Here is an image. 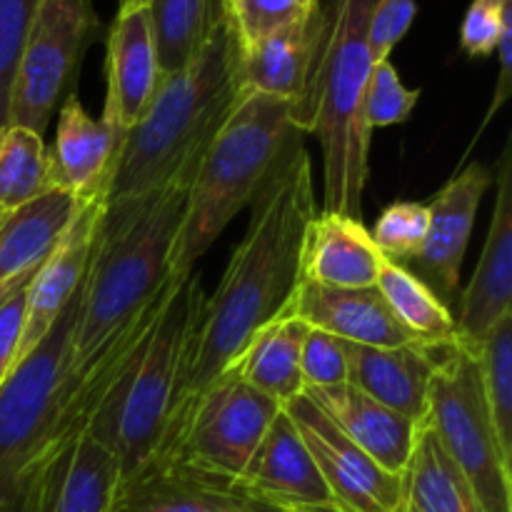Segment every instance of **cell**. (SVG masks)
I'll return each instance as SVG.
<instances>
[{"instance_id":"6da1fadb","label":"cell","mask_w":512,"mask_h":512,"mask_svg":"<svg viewBox=\"0 0 512 512\" xmlns=\"http://www.w3.org/2000/svg\"><path fill=\"white\" fill-rule=\"evenodd\" d=\"M250 205L253 213L245 235L235 245L218 288L205 295L168 438L198 393L233 365L265 323L283 313L298 288L305 228L318 213L303 133L290 135Z\"/></svg>"},{"instance_id":"7a4b0ae2","label":"cell","mask_w":512,"mask_h":512,"mask_svg":"<svg viewBox=\"0 0 512 512\" xmlns=\"http://www.w3.org/2000/svg\"><path fill=\"white\" fill-rule=\"evenodd\" d=\"M190 178L130 200L103 203L75 295L65 383L145 318L170 280ZM63 383V385H65Z\"/></svg>"},{"instance_id":"3957f363","label":"cell","mask_w":512,"mask_h":512,"mask_svg":"<svg viewBox=\"0 0 512 512\" xmlns=\"http://www.w3.org/2000/svg\"><path fill=\"white\" fill-rule=\"evenodd\" d=\"M238 38L225 15L190 63L160 78L143 118L125 130L105 203L193 178L200 155L235 103Z\"/></svg>"},{"instance_id":"277c9868","label":"cell","mask_w":512,"mask_h":512,"mask_svg":"<svg viewBox=\"0 0 512 512\" xmlns=\"http://www.w3.org/2000/svg\"><path fill=\"white\" fill-rule=\"evenodd\" d=\"M203 303L195 270L175 280L153 323L118 360L85 425L118 458L120 488L158 465Z\"/></svg>"},{"instance_id":"5b68a950","label":"cell","mask_w":512,"mask_h":512,"mask_svg":"<svg viewBox=\"0 0 512 512\" xmlns=\"http://www.w3.org/2000/svg\"><path fill=\"white\" fill-rule=\"evenodd\" d=\"M378 0H328L303 133L323 150V213L363 218L370 130L363 120L368 88L370 20Z\"/></svg>"},{"instance_id":"8992f818","label":"cell","mask_w":512,"mask_h":512,"mask_svg":"<svg viewBox=\"0 0 512 512\" xmlns=\"http://www.w3.org/2000/svg\"><path fill=\"white\" fill-rule=\"evenodd\" d=\"M293 133L300 130L290 103L258 93L235 95L228 118L190 178L183 223L170 255V275L185 278L193 273L230 220L253 203Z\"/></svg>"},{"instance_id":"52a82bcc","label":"cell","mask_w":512,"mask_h":512,"mask_svg":"<svg viewBox=\"0 0 512 512\" xmlns=\"http://www.w3.org/2000/svg\"><path fill=\"white\" fill-rule=\"evenodd\" d=\"M425 423L440 440L485 512H512V460L485 403L478 355L455 340L440 350L430 378Z\"/></svg>"},{"instance_id":"ba28073f","label":"cell","mask_w":512,"mask_h":512,"mask_svg":"<svg viewBox=\"0 0 512 512\" xmlns=\"http://www.w3.org/2000/svg\"><path fill=\"white\" fill-rule=\"evenodd\" d=\"M283 405L223 373L188 405L170 433L158 468H178L205 483L230 488Z\"/></svg>"},{"instance_id":"9c48e42d","label":"cell","mask_w":512,"mask_h":512,"mask_svg":"<svg viewBox=\"0 0 512 512\" xmlns=\"http://www.w3.org/2000/svg\"><path fill=\"white\" fill-rule=\"evenodd\" d=\"M98 28L93 0H40L10 90V125L45 133Z\"/></svg>"},{"instance_id":"30bf717a","label":"cell","mask_w":512,"mask_h":512,"mask_svg":"<svg viewBox=\"0 0 512 512\" xmlns=\"http://www.w3.org/2000/svg\"><path fill=\"white\" fill-rule=\"evenodd\" d=\"M283 410L308 445L340 510L403 512V478L385 473L358 445L350 443L308 395H298Z\"/></svg>"},{"instance_id":"8fae6325","label":"cell","mask_w":512,"mask_h":512,"mask_svg":"<svg viewBox=\"0 0 512 512\" xmlns=\"http://www.w3.org/2000/svg\"><path fill=\"white\" fill-rule=\"evenodd\" d=\"M323 0L305 18L265 35L250 48H238L235 88L238 93H258L293 105L295 128L303 133L305 108L313 88L315 63L323 43ZM305 135V133H303Z\"/></svg>"},{"instance_id":"7c38bea8","label":"cell","mask_w":512,"mask_h":512,"mask_svg":"<svg viewBox=\"0 0 512 512\" xmlns=\"http://www.w3.org/2000/svg\"><path fill=\"white\" fill-rule=\"evenodd\" d=\"M230 493L285 510H340L298 428L280 410Z\"/></svg>"},{"instance_id":"4fadbf2b","label":"cell","mask_w":512,"mask_h":512,"mask_svg":"<svg viewBox=\"0 0 512 512\" xmlns=\"http://www.w3.org/2000/svg\"><path fill=\"white\" fill-rule=\"evenodd\" d=\"M493 178V220L473 280L460 295L455 318L458 338L470 345L483 340L505 315L512 313V140L505 143Z\"/></svg>"},{"instance_id":"5bb4252c","label":"cell","mask_w":512,"mask_h":512,"mask_svg":"<svg viewBox=\"0 0 512 512\" xmlns=\"http://www.w3.org/2000/svg\"><path fill=\"white\" fill-rule=\"evenodd\" d=\"M493 183V170L473 160L425 205L428 208V233H425L423 250L415 263L428 275V280L435 283L438 298L440 293H458L460 270H463L475 215H478L480 200Z\"/></svg>"},{"instance_id":"9a60e30c","label":"cell","mask_w":512,"mask_h":512,"mask_svg":"<svg viewBox=\"0 0 512 512\" xmlns=\"http://www.w3.org/2000/svg\"><path fill=\"white\" fill-rule=\"evenodd\" d=\"M288 310L308 328L323 330L343 343L370 348L420 343L398 323L378 288H328L298 283L293 298L288 300Z\"/></svg>"},{"instance_id":"2e32d148","label":"cell","mask_w":512,"mask_h":512,"mask_svg":"<svg viewBox=\"0 0 512 512\" xmlns=\"http://www.w3.org/2000/svg\"><path fill=\"white\" fill-rule=\"evenodd\" d=\"M120 143L123 133L103 118H93L78 95L70 93L58 113L55 143L48 150L53 188L80 200H105Z\"/></svg>"},{"instance_id":"e0dca14e","label":"cell","mask_w":512,"mask_h":512,"mask_svg":"<svg viewBox=\"0 0 512 512\" xmlns=\"http://www.w3.org/2000/svg\"><path fill=\"white\" fill-rule=\"evenodd\" d=\"M103 203V198L85 203V208L80 210V215L70 225L68 233L63 235V240L55 245L53 253L40 263V268L30 278L28 295H25L23 335H20L15 365L43 343V338L50 333L55 320L63 315V310L68 308L70 300L78 293L80 283H83L85 265H88L95 223H98Z\"/></svg>"},{"instance_id":"ac0fdd59","label":"cell","mask_w":512,"mask_h":512,"mask_svg":"<svg viewBox=\"0 0 512 512\" xmlns=\"http://www.w3.org/2000/svg\"><path fill=\"white\" fill-rule=\"evenodd\" d=\"M160 78L163 73L155 53L148 8L115 15L108 30V50H105V80H108L103 108L105 123L125 135V130L143 118Z\"/></svg>"},{"instance_id":"d6986e66","label":"cell","mask_w":512,"mask_h":512,"mask_svg":"<svg viewBox=\"0 0 512 512\" xmlns=\"http://www.w3.org/2000/svg\"><path fill=\"white\" fill-rule=\"evenodd\" d=\"M443 348L445 345L430 343H410L398 348L345 343L348 383L368 398L420 423L428 410L430 378Z\"/></svg>"},{"instance_id":"ffe728a7","label":"cell","mask_w":512,"mask_h":512,"mask_svg":"<svg viewBox=\"0 0 512 512\" xmlns=\"http://www.w3.org/2000/svg\"><path fill=\"white\" fill-rule=\"evenodd\" d=\"M305 395L338 425L340 433L350 443L358 445L385 473L403 478L410 455H413L420 423L368 398L350 383L305 390Z\"/></svg>"},{"instance_id":"44dd1931","label":"cell","mask_w":512,"mask_h":512,"mask_svg":"<svg viewBox=\"0 0 512 512\" xmlns=\"http://www.w3.org/2000/svg\"><path fill=\"white\" fill-rule=\"evenodd\" d=\"M385 255L363 220L338 213H315L300 250V283L328 288H375Z\"/></svg>"},{"instance_id":"7402d4cb","label":"cell","mask_w":512,"mask_h":512,"mask_svg":"<svg viewBox=\"0 0 512 512\" xmlns=\"http://www.w3.org/2000/svg\"><path fill=\"white\" fill-rule=\"evenodd\" d=\"M90 200L50 188L33 203L8 213L0 225V293L30 278Z\"/></svg>"},{"instance_id":"603a6c76","label":"cell","mask_w":512,"mask_h":512,"mask_svg":"<svg viewBox=\"0 0 512 512\" xmlns=\"http://www.w3.org/2000/svg\"><path fill=\"white\" fill-rule=\"evenodd\" d=\"M308 330V325L290 315L285 305L283 313L275 315L248 340V345L240 350L225 373H233L235 378L248 383L258 393L278 400L280 405L290 403L305 393L300 353H303V340Z\"/></svg>"},{"instance_id":"cb8c5ba5","label":"cell","mask_w":512,"mask_h":512,"mask_svg":"<svg viewBox=\"0 0 512 512\" xmlns=\"http://www.w3.org/2000/svg\"><path fill=\"white\" fill-rule=\"evenodd\" d=\"M403 512H485L425 418L403 473Z\"/></svg>"},{"instance_id":"d4e9b609","label":"cell","mask_w":512,"mask_h":512,"mask_svg":"<svg viewBox=\"0 0 512 512\" xmlns=\"http://www.w3.org/2000/svg\"><path fill=\"white\" fill-rule=\"evenodd\" d=\"M238 495L178 468H158L123 485L113 512H238Z\"/></svg>"},{"instance_id":"484cf974","label":"cell","mask_w":512,"mask_h":512,"mask_svg":"<svg viewBox=\"0 0 512 512\" xmlns=\"http://www.w3.org/2000/svg\"><path fill=\"white\" fill-rule=\"evenodd\" d=\"M148 15L160 73L170 75L198 55L228 15V5L225 0H150Z\"/></svg>"},{"instance_id":"4316f807","label":"cell","mask_w":512,"mask_h":512,"mask_svg":"<svg viewBox=\"0 0 512 512\" xmlns=\"http://www.w3.org/2000/svg\"><path fill=\"white\" fill-rule=\"evenodd\" d=\"M375 288L380 290L398 323L420 343L448 345L460 340L450 310L418 273H410L400 263L385 260Z\"/></svg>"},{"instance_id":"83f0119b","label":"cell","mask_w":512,"mask_h":512,"mask_svg":"<svg viewBox=\"0 0 512 512\" xmlns=\"http://www.w3.org/2000/svg\"><path fill=\"white\" fill-rule=\"evenodd\" d=\"M53 188L43 135L20 125L0 130V210L13 213Z\"/></svg>"},{"instance_id":"f1b7e54d","label":"cell","mask_w":512,"mask_h":512,"mask_svg":"<svg viewBox=\"0 0 512 512\" xmlns=\"http://www.w3.org/2000/svg\"><path fill=\"white\" fill-rule=\"evenodd\" d=\"M483 380L485 403L505 455L512 460V313L505 315L483 340L473 343Z\"/></svg>"},{"instance_id":"f546056e","label":"cell","mask_w":512,"mask_h":512,"mask_svg":"<svg viewBox=\"0 0 512 512\" xmlns=\"http://www.w3.org/2000/svg\"><path fill=\"white\" fill-rule=\"evenodd\" d=\"M318 8L320 0H228V15L240 50Z\"/></svg>"},{"instance_id":"4dcf8cb0","label":"cell","mask_w":512,"mask_h":512,"mask_svg":"<svg viewBox=\"0 0 512 512\" xmlns=\"http://www.w3.org/2000/svg\"><path fill=\"white\" fill-rule=\"evenodd\" d=\"M420 98V90L405 88L395 65L388 60H378L370 70L368 88L363 98L365 128L373 133L375 128H390L410 118Z\"/></svg>"},{"instance_id":"1f68e13d","label":"cell","mask_w":512,"mask_h":512,"mask_svg":"<svg viewBox=\"0 0 512 512\" xmlns=\"http://www.w3.org/2000/svg\"><path fill=\"white\" fill-rule=\"evenodd\" d=\"M40 0H0V130L10 125V90Z\"/></svg>"},{"instance_id":"d6a6232c","label":"cell","mask_w":512,"mask_h":512,"mask_svg":"<svg viewBox=\"0 0 512 512\" xmlns=\"http://www.w3.org/2000/svg\"><path fill=\"white\" fill-rule=\"evenodd\" d=\"M428 233V208L423 203H393L375 223L373 243L388 260H415Z\"/></svg>"},{"instance_id":"836d02e7","label":"cell","mask_w":512,"mask_h":512,"mask_svg":"<svg viewBox=\"0 0 512 512\" xmlns=\"http://www.w3.org/2000/svg\"><path fill=\"white\" fill-rule=\"evenodd\" d=\"M300 375H303L305 390L335 388V385L348 383L343 340L310 328L303 340V353H300Z\"/></svg>"},{"instance_id":"e575fe53","label":"cell","mask_w":512,"mask_h":512,"mask_svg":"<svg viewBox=\"0 0 512 512\" xmlns=\"http://www.w3.org/2000/svg\"><path fill=\"white\" fill-rule=\"evenodd\" d=\"M512 13V0H473L460 25V48L470 58L495 55L503 20Z\"/></svg>"},{"instance_id":"d590c367","label":"cell","mask_w":512,"mask_h":512,"mask_svg":"<svg viewBox=\"0 0 512 512\" xmlns=\"http://www.w3.org/2000/svg\"><path fill=\"white\" fill-rule=\"evenodd\" d=\"M418 13V0H378L370 20V55L373 63L388 60L395 45L405 38Z\"/></svg>"},{"instance_id":"8d00e7d4","label":"cell","mask_w":512,"mask_h":512,"mask_svg":"<svg viewBox=\"0 0 512 512\" xmlns=\"http://www.w3.org/2000/svg\"><path fill=\"white\" fill-rule=\"evenodd\" d=\"M30 278L18 280V283L0 293V368L5 370V375L13 370L15 355H18L20 335H23L25 323V295H28Z\"/></svg>"},{"instance_id":"74e56055","label":"cell","mask_w":512,"mask_h":512,"mask_svg":"<svg viewBox=\"0 0 512 512\" xmlns=\"http://www.w3.org/2000/svg\"><path fill=\"white\" fill-rule=\"evenodd\" d=\"M495 55H498V63H500L498 83H495V90H493V103H490L488 113H485L483 123H480L478 133H475V140L483 135V130L488 128L490 120L500 113V108L508 103L512 93V13L503 20V30H500L498 45H495Z\"/></svg>"},{"instance_id":"f35d334b","label":"cell","mask_w":512,"mask_h":512,"mask_svg":"<svg viewBox=\"0 0 512 512\" xmlns=\"http://www.w3.org/2000/svg\"><path fill=\"white\" fill-rule=\"evenodd\" d=\"M240 510L238 512H343V510H285V508H273V505H263V503H255V500L248 498H240Z\"/></svg>"},{"instance_id":"ab89813d","label":"cell","mask_w":512,"mask_h":512,"mask_svg":"<svg viewBox=\"0 0 512 512\" xmlns=\"http://www.w3.org/2000/svg\"><path fill=\"white\" fill-rule=\"evenodd\" d=\"M150 0H118V13H133V10L148 8Z\"/></svg>"},{"instance_id":"60d3db41","label":"cell","mask_w":512,"mask_h":512,"mask_svg":"<svg viewBox=\"0 0 512 512\" xmlns=\"http://www.w3.org/2000/svg\"><path fill=\"white\" fill-rule=\"evenodd\" d=\"M5 218H8V213H3V210H0V225H3Z\"/></svg>"},{"instance_id":"b9f144b4","label":"cell","mask_w":512,"mask_h":512,"mask_svg":"<svg viewBox=\"0 0 512 512\" xmlns=\"http://www.w3.org/2000/svg\"><path fill=\"white\" fill-rule=\"evenodd\" d=\"M3 380H5V370L0 368V383H3Z\"/></svg>"},{"instance_id":"7bdbcfd3","label":"cell","mask_w":512,"mask_h":512,"mask_svg":"<svg viewBox=\"0 0 512 512\" xmlns=\"http://www.w3.org/2000/svg\"><path fill=\"white\" fill-rule=\"evenodd\" d=\"M225 5H228V0H225Z\"/></svg>"}]
</instances>
